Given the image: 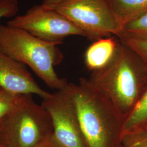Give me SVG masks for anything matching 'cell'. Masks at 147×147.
Wrapping results in <instances>:
<instances>
[{
	"mask_svg": "<svg viewBox=\"0 0 147 147\" xmlns=\"http://www.w3.org/2000/svg\"><path fill=\"white\" fill-rule=\"evenodd\" d=\"M80 125L88 147H122L126 119L88 79L70 83Z\"/></svg>",
	"mask_w": 147,
	"mask_h": 147,
	"instance_id": "6da1fadb",
	"label": "cell"
},
{
	"mask_svg": "<svg viewBox=\"0 0 147 147\" xmlns=\"http://www.w3.org/2000/svg\"><path fill=\"white\" fill-rule=\"evenodd\" d=\"M88 80L125 119L147 90L146 75L140 60L120 41L110 62L92 72Z\"/></svg>",
	"mask_w": 147,
	"mask_h": 147,
	"instance_id": "7a4b0ae2",
	"label": "cell"
},
{
	"mask_svg": "<svg viewBox=\"0 0 147 147\" xmlns=\"http://www.w3.org/2000/svg\"><path fill=\"white\" fill-rule=\"evenodd\" d=\"M57 44L39 39L24 30L0 24V49L11 58L30 67L50 88L59 90L68 82L55 67L63 61Z\"/></svg>",
	"mask_w": 147,
	"mask_h": 147,
	"instance_id": "3957f363",
	"label": "cell"
},
{
	"mask_svg": "<svg viewBox=\"0 0 147 147\" xmlns=\"http://www.w3.org/2000/svg\"><path fill=\"white\" fill-rule=\"evenodd\" d=\"M7 147H36L53 134L47 110L32 94L24 95L19 104L0 125Z\"/></svg>",
	"mask_w": 147,
	"mask_h": 147,
	"instance_id": "277c9868",
	"label": "cell"
},
{
	"mask_svg": "<svg viewBox=\"0 0 147 147\" xmlns=\"http://www.w3.org/2000/svg\"><path fill=\"white\" fill-rule=\"evenodd\" d=\"M92 40L117 37L122 27L109 0H65L52 8Z\"/></svg>",
	"mask_w": 147,
	"mask_h": 147,
	"instance_id": "5b68a950",
	"label": "cell"
},
{
	"mask_svg": "<svg viewBox=\"0 0 147 147\" xmlns=\"http://www.w3.org/2000/svg\"><path fill=\"white\" fill-rule=\"evenodd\" d=\"M42 105L51 117L53 135L62 147H88L80 125L70 83L43 99Z\"/></svg>",
	"mask_w": 147,
	"mask_h": 147,
	"instance_id": "8992f818",
	"label": "cell"
},
{
	"mask_svg": "<svg viewBox=\"0 0 147 147\" xmlns=\"http://www.w3.org/2000/svg\"><path fill=\"white\" fill-rule=\"evenodd\" d=\"M7 25L29 32L43 40L61 44L66 37L85 34L57 11L43 5L33 6L21 16H16Z\"/></svg>",
	"mask_w": 147,
	"mask_h": 147,
	"instance_id": "52a82bcc",
	"label": "cell"
},
{
	"mask_svg": "<svg viewBox=\"0 0 147 147\" xmlns=\"http://www.w3.org/2000/svg\"><path fill=\"white\" fill-rule=\"evenodd\" d=\"M0 88L19 95H37L42 99L51 93L41 88L25 65L7 55L0 49Z\"/></svg>",
	"mask_w": 147,
	"mask_h": 147,
	"instance_id": "ba28073f",
	"label": "cell"
},
{
	"mask_svg": "<svg viewBox=\"0 0 147 147\" xmlns=\"http://www.w3.org/2000/svg\"><path fill=\"white\" fill-rule=\"evenodd\" d=\"M119 42V39L113 37L94 41L84 53V64L87 69L93 72L104 68L113 58Z\"/></svg>",
	"mask_w": 147,
	"mask_h": 147,
	"instance_id": "9c48e42d",
	"label": "cell"
},
{
	"mask_svg": "<svg viewBox=\"0 0 147 147\" xmlns=\"http://www.w3.org/2000/svg\"><path fill=\"white\" fill-rule=\"evenodd\" d=\"M123 27L147 11V0H109Z\"/></svg>",
	"mask_w": 147,
	"mask_h": 147,
	"instance_id": "30bf717a",
	"label": "cell"
},
{
	"mask_svg": "<svg viewBox=\"0 0 147 147\" xmlns=\"http://www.w3.org/2000/svg\"><path fill=\"white\" fill-rule=\"evenodd\" d=\"M147 132V90L126 118L123 135L132 132Z\"/></svg>",
	"mask_w": 147,
	"mask_h": 147,
	"instance_id": "8fae6325",
	"label": "cell"
},
{
	"mask_svg": "<svg viewBox=\"0 0 147 147\" xmlns=\"http://www.w3.org/2000/svg\"><path fill=\"white\" fill-rule=\"evenodd\" d=\"M117 37L139 58L146 74L147 82V37H134L123 33H120Z\"/></svg>",
	"mask_w": 147,
	"mask_h": 147,
	"instance_id": "7c38bea8",
	"label": "cell"
},
{
	"mask_svg": "<svg viewBox=\"0 0 147 147\" xmlns=\"http://www.w3.org/2000/svg\"><path fill=\"white\" fill-rule=\"evenodd\" d=\"M23 95L0 90V125L19 104Z\"/></svg>",
	"mask_w": 147,
	"mask_h": 147,
	"instance_id": "4fadbf2b",
	"label": "cell"
},
{
	"mask_svg": "<svg viewBox=\"0 0 147 147\" xmlns=\"http://www.w3.org/2000/svg\"><path fill=\"white\" fill-rule=\"evenodd\" d=\"M121 33L134 37H147V11L126 24Z\"/></svg>",
	"mask_w": 147,
	"mask_h": 147,
	"instance_id": "5bb4252c",
	"label": "cell"
},
{
	"mask_svg": "<svg viewBox=\"0 0 147 147\" xmlns=\"http://www.w3.org/2000/svg\"><path fill=\"white\" fill-rule=\"evenodd\" d=\"M123 147H147V132H132L123 135Z\"/></svg>",
	"mask_w": 147,
	"mask_h": 147,
	"instance_id": "9a60e30c",
	"label": "cell"
},
{
	"mask_svg": "<svg viewBox=\"0 0 147 147\" xmlns=\"http://www.w3.org/2000/svg\"><path fill=\"white\" fill-rule=\"evenodd\" d=\"M19 9L18 0H0V19L14 18Z\"/></svg>",
	"mask_w": 147,
	"mask_h": 147,
	"instance_id": "2e32d148",
	"label": "cell"
},
{
	"mask_svg": "<svg viewBox=\"0 0 147 147\" xmlns=\"http://www.w3.org/2000/svg\"><path fill=\"white\" fill-rule=\"evenodd\" d=\"M36 147H62L53 136V134Z\"/></svg>",
	"mask_w": 147,
	"mask_h": 147,
	"instance_id": "e0dca14e",
	"label": "cell"
},
{
	"mask_svg": "<svg viewBox=\"0 0 147 147\" xmlns=\"http://www.w3.org/2000/svg\"><path fill=\"white\" fill-rule=\"evenodd\" d=\"M64 1L65 0H43L41 5L47 8H52Z\"/></svg>",
	"mask_w": 147,
	"mask_h": 147,
	"instance_id": "ac0fdd59",
	"label": "cell"
},
{
	"mask_svg": "<svg viewBox=\"0 0 147 147\" xmlns=\"http://www.w3.org/2000/svg\"><path fill=\"white\" fill-rule=\"evenodd\" d=\"M0 147H7L5 139L0 131Z\"/></svg>",
	"mask_w": 147,
	"mask_h": 147,
	"instance_id": "d6986e66",
	"label": "cell"
},
{
	"mask_svg": "<svg viewBox=\"0 0 147 147\" xmlns=\"http://www.w3.org/2000/svg\"><path fill=\"white\" fill-rule=\"evenodd\" d=\"M1 89H1V88H0V90H1Z\"/></svg>",
	"mask_w": 147,
	"mask_h": 147,
	"instance_id": "ffe728a7",
	"label": "cell"
},
{
	"mask_svg": "<svg viewBox=\"0 0 147 147\" xmlns=\"http://www.w3.org/2000/svg\"><path fill=\"white\" fill-rule=\"evenodd\" d=\"M122 147H123V146H122Z\"/></svg>",
	"mask_w": 147,
	"mask_h": 147,
	"instance_id": "44dd1931",
	"label": "cell"
}]
</instances>
